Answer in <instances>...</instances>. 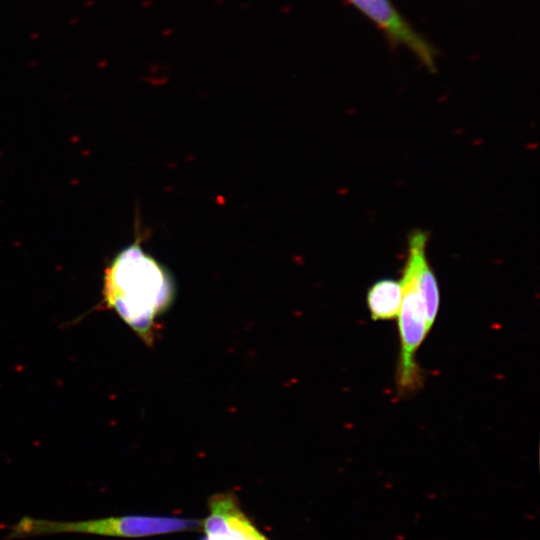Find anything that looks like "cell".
<instances>
[{
    "mask_svg": "<svg viewBox=\"0 0 540 540\" xmlns=\"http://www.w3.org/2000/svg\"><path fill=\"white\" fill-rule=\"evenodd\" d=\"M175 290L171 273L137 240L122 248L106 266L102 302L144 343L152 345L157 321L171 307Z\"/></svg>",
    "mask_w": 540,
    "mask_h": 540,
    "instance_id": "obj_1",
    "label": "cell"
},
{
    "mask_svg": "<svg viewBox=\"0 0 540 540\" xmlns=\"http://www.w3.org/2000/svg\"><path fill=\"white\" fill-rule=\"evenodd\" d=\"M400 282L386 278L376 281L366 295L367 306L373 320H391L397 317L401 305Z\"/></svg>",
    "mask_w": 540,
    "mask_h": 540,
    "instance_id": "obj_7",
    "label": "cell"
},
{
    "mask_svg": "<svg viewBox=\"0 0 540 540\" xmlns=\"http://www.w3.org/2000/svg\"><path fill=\"white\" fill-rule=\"evenodd\" d=\"M426 243L427 234L423 231H414L409 238L407 260L414 269L416 284L425 305L427 326L430 330L438 314L440 293L436 277L426 258Z\"/></svg>",
    "mask_w": 540,
    "mask_h": 540,
    "instance_id": "obj_6",
    "label": "cell"
},
{
    "mask_svg": "<svg viewBox=\"0 0 540 540\" xmlns=\"http://www.w3.org/2000/svg\"><path fill=\"white\" fill-rule=\"evenodd\" d=\"M397 44L407 47L427 68L434 69L431 46L402 18L390 0H349Z\"/></svg>",
    "mask_w": 540,
    "mask_h": 540,
    "instance_id": "obj_5",
    "label": "cell"
},
{
    "mask_svg": "<svg viewBox=\"0 0 540 540\" xmlns=\"http://www.w3.org/2000/svg\"><path fill=\"white\" fill-rule=\"evenodd\" d=\"M199 520L153 515H121L81 521H56L22 517L8 528L6 540L58 533H83L107 537L142 538L167 533L194 531Z\"/></svg>",
    "mask_w": 540,
    "mask_h": 540,
    "instance_id": "obj_2",
    "label": "cell"
},
{
    "mask_svg": "<svg viewBox=\"0 0 540 540\" xmlns=\"http://www.w3.org/2000/svg\"><path fill=\"white\" fill-rule=\"evenodd\" d=\"M400 284L402 298L397 317L401 351L397 368V386L400 393L407 394L420 387L421 374L415 355L429 329L424 301L409 260L404 267Z\"/></svg>",
    "mask_w": 540,
    "mask_h": 540,
    "instance_id": "obj_3",
    "label": "cell"
},
{
    "mask_svg": "<svg viewBox=\"0 0 540 540\" xmlns=\"http://www.w3.org/2000/svg\"><path fill=\"white\" fill-rule=\"evenodd\" d=\"M202 528L211 540H269L242 511L231 492L212 495Z\"/></svg>",
    "mask_w": 540,
    "mask_h": 540,
    "instance_id": "obj_4",
    "label": "cell"
}]
</instances>
